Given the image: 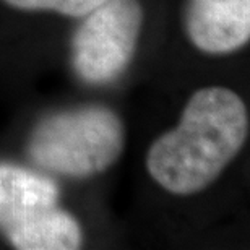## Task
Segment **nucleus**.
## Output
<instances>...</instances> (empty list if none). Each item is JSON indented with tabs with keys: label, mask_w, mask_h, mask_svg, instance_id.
I'll use <instances>...</instances> for the list:
<instances>
[{
	"label": "nucleus",
	"mask_w": 250,
	"mask_h": 250,
	"mask_svg": "<svg viewBox=\"0 0 250 250\" xmlns=\"http://www.w3.org/2000/svg\"><path fill=\"white\" fill-rule=\"evenodd\" d=\"M187 31L203 52L237 51L250 38V0H190Z\"/></svg>",
	"instance_id": "20e7f679"
},
{
	"label": "nucleus",
	"mask_w": 250,
	"mask_h": 250,
	"mask_svg": "<svg viewBox=\"0 0 250 250\" xmlns=\"http://www.w3.org/2000/svg\"><path fill=\"white\" fill-rule=\"evenodd\" d=\"M57 184L42 174L0 163V229L7 232L57 207Z\"/></svg>",
	"instance_id": "39448f33"
},
{
	"label": "nucleus",
	"mask_w": 250,
	"mask_h": 250,
	"mask_svg": "<svg viewBox=\"0 0 250 250\" xmlns=\"http://www.w3.org/2000/svg\"><path fill=\"white\" fill-rule=\"evenodd\" d=\"M125 130L111 109L84 106L46 117L29 138V158L39 167L67 177H89L122 154Z\"/></svg>",
	"instance_id": "f03ea898"
},
{
	"label": "nucleus",
	"mask_w": 250,
	"mask_h": 250,
	"mask_svg": "<svg viewBox=\"0 0 250 250\" xmlns=\"http://www.w3.org/2000/svg\"><path fill=\"white\" fill-rule=\"evenodd\" d=\"M247 133L242 99L228 88H203L188 99L177 127L149 148L148 172L167 192L197 193L237 156Z\"/></svg>",
	"instance_id": "f257e3e1"
},
{
	"label": "nucleus",
	"mask_w": 250,
	"mask_h": 250,
	"mask_svg": "<svg viewBox=\"0 0 250 250\" xmlns=\"http://www.w3.org/2000/svg\"><path fill=\"white\" fill-rule=\"evenodd\" d=\"M143 12L137 0H106L84 15L73 36V67L88 83H109L137 49Z\"/></svg>",
	"instance_id": "7ed1b4c3"
},
{
	"label": "nucleus",
	"mask_w": 250,
	"mask_h": 250,
	"mask_svg": "<svg viewBox=\"0 0 250 250\" xmlns=\"http://www.w3.org/2000/svg\"><path fill=\"white\" fill-rule=\"evenodd\" d=\"M5 234L20 250H73L82 244L78 221L57 207L29 218Z\"/></svg>",
	"instance_id": "423d86ee"
},
{
	"label": "nucleus",
	"mask_w": 250,
	"mask_h": 250,
	"mask_svg": "<svg viewBox=\"0 0 250 250\" xmlns=\"http://www.w3.org/2000/svg\"><path fill=\"white\" fill-rule=\"evenodd\" d=\"M21 10H52L67 17H84L106 0H3Z\"/></svg>",
	"instance_id": "0eeeda50"
}]
</instances>
